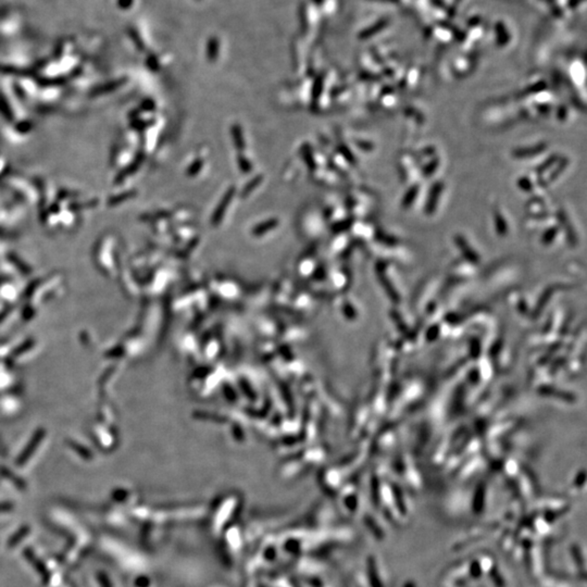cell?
Segmentation results:
<instances>
[{
    "label": "cell",
    "instance_id": "cell-1",
    "mask_svg": "<svg viewBox=\"0 0 587 587\" xmlns=\"http://www.w3.org/2000/svg\"><path fill=\"white\" fill-rule=\"evenodd\" d=\"M442 189H443V185L440 184V183H437V184H435V185L433 186L432 192L430 193V197H429V199H427V201H426V211L429 212V215H430V212H433L434 209H435L436 201H437V196L440 195V192H442Z\"/></svg>",
    "mask_w": 587,
    "mask_h": 587
},
{
    "label": "cell",
    "instance_id": "cell-2",
    "mask_svg": "<svg viewBox=\"0 0 587 587\" xmlns=\"http://www.w3.org/2000/svg\"><path fill=\"white\" fill-rule=\"evenodd\" d=\"M417 194H418V186H413V188H411L410 191L408 193V197H406L402 201V206L403 207H409L412 201L417 198Z\"/></svg>",
    "mask_w": 587,
    "mask_h": 587
}]
</instances>
